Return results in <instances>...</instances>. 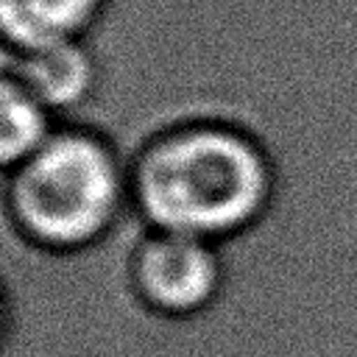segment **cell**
I'll return each instance as SVG.
<instances>
[{"label":"cell","mask_w":357,"mask_h":357,"mask_svg":"<svg viewBox=\"0 0 357 357\" xmlns=\"http://www.w3.org/2000/svg\"><path fill=\"white\" fill-rule=\"evenodd\" d=\"M114 106L139 145L218 123L271 167L259 218L215 243L218 296L151 312L142 357H357V0H165Z\"/></svg>","instance_id":"1"},{"label":"cell","mask_w":357,"mask_h":357,"mask_svg":"<svg viewBox=\"0 0 357 357\" xmlns=\"http://www.w3.org/2000/svg\"><path fill=\"white\" fill-rule=\"evenodd\" d=\"M128 195L151 229L218 243L259 218L271 167L243 131L192 123L156 137L137 156Z\"/></svg>","instance_id":"2"},{"label":"cell","mask_w":357,"mask_h":357,"mask_svg":"<svg viewBox=\"0 0 357 357\" xmlns=\"http://www.w3.org/2000/svg\"><path fill=\"white\" fill-rule=\"evenodd\" d=\"M128 173L114 148L75 126L0 173V215L50 248H81L103 237L128 204Z\"/></svg>","instance_id":"3"},{"label":"cell","mask_w":357,"mask_h":357,"mask_svg":"<svg viewBox=\"0 0 357 357\" xmlns=\"http://www.w3.org/2000/svg\"><path fill=\"white\" fill-rule=\"evenodd\" d=\"M134 279L153 310L192 315L218 296L223 262L212 240L151 229L137 248Z\"/></svg>","instance_id":"4"},{"label":"cell","mask_w":357,"mask_h":357,"mask_svg":"<svg viewBox=\"0 0 357 357\" xmlns=\"http://www.w3.org/2000/svg\"><path fill=\"white\" fill-rule=\"evenodd\" d=\"M0 73L17 78L53 117L84 106L98 86V64L84 36L31 50L3 47Z\"/></svg>","instance_id":"5"},{"label":"cell","mask_w":357,"mask_h":357,"mask_svg":"<svg viewBox=\"0 0 357 357\" xmlns=\"http://www.w3.org/2000/svg\"><path fill=\"white\" fill-rule=\"evenodd\" d=\"M103 0H0L3 47L31 50L81 39L98 20Z\"/></svg>","instance_id":"6"},{"label":"cell","mask_w":357,"mask_h":357,"mask_svg":"<svg viewBox=\"0 0 357 357\" xmlns=\"http://www.w3.org/2000/svg\"><path fill=\"white\" fill-rule=\"evenodd\" d=\"M0 167L11 170L33 156L56 128V117L11 75L0 78Z\"/></svg>","instance_id":"7"}]
</instances>
